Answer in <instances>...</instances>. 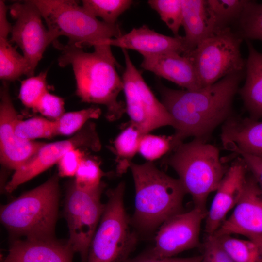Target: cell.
<instances>
[{"label": "cell", "instance_id": "cell-2", "mask_svg": "<svg viewBox=\"0 0 262 262\" xmlns=\"http://www.w3.org/2000/svg\"><path fill=\"white\" fill-rule=\"evenodd\" d=\"M52 44L61 51L59 65H71L76 80V93L81 101L105 106V117L110 121L120 119L126 112L125 104L117 100L119 93L123 91V82L116 70L118 64L111 46H95L93 52H86L82 48L63 45L57 39Z\"/></svg>", "mask_w": 262, "mask_h": 262}, {"label": "cell", "instance_id": "cell-3", "mask_svg": "<svg viewBox=\"0 0 262 262\" xmlns=\"http://www.w3.org/2000/svg\"><path fill=\"white\" fill-rule=\"evenodd\" d=\"M129 169L135 190L131 225L141 231L150 232L172 216L183 212V200L187 193L179 179L161 171L153 162L143 164L132 162Z\"/></svg>", "mask_w": 262, "mask_h": 262}, {"label": "cell", "instance_id": "cell-7", "mask_svg": "<svg viewBox=\"0 0 262 262\" xmlns=\"http://www.w3.org/2000/svg\"><path fill=\"white\" fill-rule=\"evenodd\" d=\"M125 182L106 192L107 201L89 247L87 262H124L134 249L137 236L124 204Z\"/></svg>", "mask_w": 262, "mask_h": 262}, {"label": "cell", "instance_id": "cell-40", "mask_svg": "<svg viewBox=\"0 0 262 262\" xmlns=\"http://www.w3.org/2000/svg\"><path fill=\"white\" fill-rule=\"evenodd\" d=\"M248 239L253 241L258 246L262 254V235L255 234L246 236Z\"/></svg>", "mask_w": 262, "mask_h": 262}, {"label": "cell", "instance_id": "cell-17", "mask_svg": "<svg viewBox=\"0 0 262 262\" xmlns=\"http://www.w3.org/2000/svg\"><path fill=\"white\" fill-rule=\"evenodd\" d=\"M125 49L138 51L142 55L165 53L185 54L188 50L184 36H169L150 29L146 25L133 28L119 37L103 43Z\"/></svg>", "mask_w": 262, "mask_h": 262}, {"label": "cell", "instance_id": "cell-22", "mask_svg": "<svg viewBox=\"0 0 262 262\" xmlns=\"http://www.w3.org/2000/svg\"><path fill=\"white\" fill-rule=\"evenodd\" d=\"M248 55L246 60V81L238 92L250 118H262V53L258 52L250 40H246Z\"/></svg>", "mask_w": 262, "mask_h": 262}, {"label": "cell", "instance_id": "cell-6", "mask_svg": "<svg viewBox=\"0 0 262 262\" xmlns=\"http://www.w3.org/2000/svg\"><path fill=\"white\" fill-rule=\"evenodd\" d=\"M45 19L55 40L66 36L68 44L84 46L103 45V43L123 34L117 24L99 21L73 0H32Z\"/></svg>", "mask_w": 262, "mask_h": 262}, {"label": "cell", "instance_id": "cell-39", "mask_svg": "<svg viewBox=\"0 0 262 262\" xmlns=\"http://www.w3.org/2000/svg\"><path fill=\"white\" fill-rule=\"evenodd\" d=\"M202 255L187 258L173 257L162 259L146 258L139 256L132 259H127L124 262H202Z\"/></svg>", "mask_w": 262, "mask_h": 262}, {"label": "cell", "instance_id": "cell-25", "mask_svg": "<svg viewBox=\"0 0 262 262\" xmlns=\"http://www.w3.org/2000/svg\"><path fill=\"white\" fill-rule=\"evenodd\" d=\"M234 24L236 33L243 39L262 41V4L246 0L240 18Z\"/></svg>", "mask_w": 262, "mask_h": 262}, {"label": "cell", "instance_id": "cell-27", "mask_svg": "<svg viewBox=\"0 0 262 262\" xmlns=\"http://www.w3.org/2000/svg\"><path fill=\"white\" fill-rule=\"evenodd\" d=\"M216 237L234 262H262L260 249L253 241L235 238L229 235Z\"/></svg>", "mask_w": 262, "mask_h": 262}, {"label": "cell", "instance_id": "cell-14", "mask_svg": "<svg viewBox=\"0 0 262 262\" xmlns=\"http://www.w3.org/2000/svg\"><path fill=\"white\" fill-rule=\"evenodd\" d=\"M18 118L8 83L3 81L0 89V159L3 165L15 171L26 164L45 144L17 136L15 126Z\"/></svg>", "mask_w": 262, "mask_h": 262}, {"label": "cell", "instance_id": "cell-26", "mask_svg": "<svg viewBox=\"0 0 262 262\" xmlns=\"http://www.w3.org/2000/svg\"><path fill=\"white\" fill-rule=\"evenodd\" d=\"M216 32L230 27L240 18L246 0H206Z\"/></svg>", "mask_w": 262, "mask_h": 262}, {"label": "cell", "instance_id": "cell-16", "mask_svg": "<svg viewBox=\"0 0 262 262\" xmlns=\"http://www.w3.org/2000/svg\"><path fill=\"white\" fill-rule=\"evenodd\" d=\"M262 235V192L253 177L247 176L242 196L230 216L214 234L216 236Z\"/></svg>", "mask_w": 262, "mask_h": 262}, {"label": "cell", "instance_id": "cell-37", "mask_svg": "<svg viewBox=\"0 0 262 262\" xmlns=\"http://www.w3.org/2000/svg\"><path fill=\"white\" fill-rule=\"evenodd\" d=\"M85 158L84 153L79 148L68 150L58 163L59 176L62 177L75 176Z\"/></svg>", "mask_w": 262, "mask_h": 262}, {"label": "cell", "instance_id": "cell-38", "mask_svg": "<svg viewBox=\"0 0 262 262\" xmlns=\"http://www.w3.org/2000/svg\"><path fill=\"white\" fill-rule=\"evenodd\" d=\"M237 155L243 160L262 192V157L245 153Z\"/></svg>", "mask_w": 262, "mask_h": 262}, {"label": "cell", "instance_id": "cell-12", "mask_svg": "<svg viewBox=\"0 0 262 262\" xmlns=\"http://www.w3.org/2000/svg\"><path fill=\"white\" fill-rule=\"evenodd\" d=\"M207 214L206 210L194 206L188 212L172 216L160 226L154 246L139 256L152 259L170 258L199 246L201 225Z\"/></svg>", "mask_w": 262, "mask_h": 262}, {"label": "cell", "instance_id": "cell-20", "mask_svg": "<svg viewBox=\"0 0 262 262\" xmlns=\"http://www.w3.org/2000/svg\"><path fill=\"white\" fill-rule=\"evenodd\" d=\"M220 138L224 148L236 155L262 157V121L233 115L222 125Z\"/></svg>", "mask_w": 262, "mask_h": 262}, {"label": "cell", "instance_id": "cell-4", "mask_svg": "<svg viewBox=\"0 0 262 262\" xmlns=\"http://www.w3.org/2000/svg\"><path fill=\"white\" fill-rule=\"evenodd\" d=\"M60 196L58 177L1 206L0 221L10 233L25 239L54 237Z\"/></svg>", "mask_w": 262, "mask_h": 262}, {"label": "cell", "instance_id": "cell-5", "mask_svg": "<svg viewBox=\"0 0 262 262\" xmlns=\"http://www.w3.org/2000/svg\"><path fill=\"white\" fill-rule=\"evenodd\" d=\"M164 163L176 171L195 206L205 210L208 196L216 190L227 170L219 149L197 138L180 144Z\"/></svg>", "mask_w": 262, "mask_h": 262}, {"label": "cell", "instance_id": "cell-24", "mask_svg": "<svg viewBox=\"0 0 262 262\" xmlns=\"http://www.w3.org/2000/svg\"><path fill=\"white\" fill-rule=\"evenodd\" d=\"M7 36L0 34V78L5 82L27 75L28 70L26 60L10 44Z\"/></svg>", "mask_w": 262, "mask_h": 262}, {"label": "cell", "instance_id": "cell-15", "mask_svg": "<svg viewBox=\"0 0 262 262\" xmlns=\"http://www.w3.org/2000/svg\"><path fill=\"white\" fill-rule=\"evenodd\" d=\"M247 170L245 163L239 156L227 169L205 218L207 235L214 234L226 220L228 213L238 203L244 189Z\"/></svg>", "mask_w": 262, "mask_h": 262}, {"label": "cell", "instance_id": "cell-35", "mask_svg": "<svg viewBox=\"0 0 262 262\" xmlns=\"http://www.w3.org/2000/svg\"><path fill=\"white\" fill-rule=\"evenodd\" d=\"M64 105L62 98L48 92L39 99L33 111L39 112L49 120L55 121L65 113Z\"/></svg>", "mask_w": 262, "mask_h": 262}, {"label": "cell", "instance_id": "cell-33", "mask_svg": "<svg viewBox=\"0 0 262 262\" xmlns=\"http://www.w3.org/2000/svg\"><path fill=\"white\" fill-rule=\"evenodd\" d=\"M173 150L172 135L144 134L140 140L138 152L148 161L153 162Z\"/></svg>", "mask_w": 262, "mask_h": 262}, {"label": "cell", "instance_id": "cell-10", "mask_svg": "<svg viewBox=\"0 0 262 262\" xmlns=\"http://www.w3.org/2000/svg\"><path fill=\"white\" fill-rule=\"evenodd\" d=\"M125 68L122 75L126 112L131 124L143 134L165 126H173L172 118L145 81L126 49H122Z\"/></svg>", "mask_w": 262, "mask_h": 262}, {"label": "cell", "instance_id": "cell-21", "mask_svg": "<svg viewBox=\"0 0 262 262\" xmlns=\"http://www.w3.org/2000/svg\"><path fill=\"white\" fill-rule=\"evenodd\" d=\"M182 26L188 52L216 32L213 18L205 0H181Z\"/></svg>", "mask_w": 262, "mask_h": 262}, {"label": "cell", "instance_id": "cell-29", "mask_svg": "<svg viewBox=\"0 0 262 262\" xmlns=\"http://www.w3.org/2000/svg\"><path fill=\"white\" fill-rule=\"evenodd\" d=\"M101 114V109L95 106L64 113L55 121V135L66 136L78 132L89 119H97Z\"/></svg>", "mask_w": 262, "mask_h": 262}, {"label": "cell", "instance_id": "cell-19", "mask_svg": "<svg viewBox=\"0 0 262 262\" xmlns=\"http://www.w3.org/2000/svg\"><path fill=\"white\" fill-rule=\"evenodd\" d=\"M142 56L140 66L143 69L186 90H196L202 88L194 64L187 55L165 53Z\"/></svg>", "mask_w": 262, "mask_h": 262}, {"label": "cell", "instance_id": "cell-23", "mask_svg": "<svg viewBox=\"0 0 262 262\" xmlns=\"http://www.w3.org/2000/svg\"><path fill=\"white\" fill-rule=\"evenodd\" d=\"M143 135L138 128L131 123L114 140L116 173L118 176L125 173L130 168L132 159L138 152L140 141Z\"/></svg>", "mask_w": 262, "mask_h": 262}, {"label": "cell", "instance_id": "cell-36", "mask_svg": "<svg viewBox=\"0 0 262 262\" xmlns=\"http://www.w3.org/2000/svg\"><path fill=\"white\" fill-rule=\"evenodd\" d=\"M202 248V262H234L214 235H207Z\"/></svg>", "mask_w": 262, "mask_h": 262}, {"label": "cell", "instance_id": "cell-11", "mask_svg": "<svg viewBox=\"0 0 262 262\" xmlns=\"http://www.w3.org/2000/svg\"><path fill=\"white\" fill-rule=\"evenodd\" d=\"M8 8L16 20L9 41L16 43L23 52L28 66L26 76H33L47 47L55 40L45 27L40 12L32 0L15 2Z\"/></svg>", "mask_w": 262, "mask_h": 262}, {"label": "cell", "instance_id": "cell-18", "mask_svg": "<svg viewBox=\"0 0 262 262\" xmlns=\"http://www.w3.org/2000/svg\"><path fill=\"white\" fill-rule=\"evenodd\" d=\"M74 253L67 241L23 238L13 241L0 262H72Z\"/></svg>", "mask_w": 262, "mask_h": 262}, {"label": "cell", "instance_id": "cell-31", "mask_svg": "<svg viewBox=\"0 0 262 262\" xmlns=\"http://www.w3.org/2000/svg\"><path fill=\"white\" fill-rule=\"evenodd\" d=\"M147 3L158 13L174 36H180L179 31L182 21L181 0H149Z\"/></svg>", "mask_w": 262, "mask_h": 262}, {"label": "cell", "instance_id": "cell-8", "mask_svg": "<svg viewBox=\"0 0 262 262\" xmlns=\"http://www.w3.org/2000/svg\"><path fill=\"white\" fill-rule=\"evenodd\" d=\"M242 41L238 34L228 27L215 32L184 54L192 60L202 87L229 74L246 71V61L240 51Z\"/></svg>", "mask_w": 262, "mask_h": 262}, {"label": "cell", "instance_id": "cell-30", "mask_svg": "<svg viewBox=\"0 0 262 262\" xmlns=\"http://www.w3.org/2000/svg\"><path fill=\"white\" fill-rule=\"evenodd\" d=\"M15 132L19 137L33 141L38 138H50L55 135V121L42 117H34L16 121Z\"/></svg>", "mask_w": 262, "mask_h": 262}, {"label": "cell", "instance_id": "cell-9", "mask_svg": "<svg viewBox=\"0 0 262 262\" xmlns=\"http://www.w3.org/2000/svg\"><path fill=\"white\" fill-rule=\"evenodd\" d=\"M105 187L101 181L95 189L85 191L73 182L67 190L64 213L69 233L67 242L79 254L81 262H87L90 244L105 207L101 201Z\"/></svg>", "mask_w": 262, "mask_h": 262}, {"label": "cell", "instance_id": "cell-32", "mask_svg": "<svg viewBox=\"0 0 262 262\" xmlns=\"http://www.w3.org/2000/svg\"><path fill=\"white\" fill-rule=\"evenodd\" d=\"M47 71L30 77L21 82L19 98L26 107L34 109L41 98L48 91Z\"/></svg>", "mask_w": 262, "mask_h": 262}, {"label": "cell", "instance_id": "cell-28", "mask_svg": "<svg viewBox=\"0 0 262 262\" xmlns=\"http://www.w3.org/2000/svg\"><path fill=\"white\" fill-rule=\"evenodd\" d=\"M83 8L93 16L100 17L111 25L117 24L119 16L133 3L131 0H83Z\"/></svg>", "mask_w": 262, "mask_h": 262}, {"label": "cell", "instance_id": "cell-13", "mask_svg": "<svg viewBox=\"0 0 262 262\" xmlns=\"http://www.w3.org/2000/svg\"><path fill=\"white\" fill-rule=\"evenodd\" d=\"M83 147L97 151L101 144L94 123L87 122L72 138L50 143H45L23 166L15 171L5 190L11 193L20 185L28 181L55 164L73 148Z\"/></svg>", "mask_w": 262, "mask_h": 262}, {"label": "cell", "instance_id": "cell-34", "mask_svg": "<svg viewBox=\"0 0 262 262\" xmlns=\"http://www.w3.org/2000/svg\"><path fill=\"white\" fill-rule=\"evenodd\" d=\"M104 175V173L96 161L85 157L75 175L74 183L79 189L91 190L99 185Z\"/></svg>", "mask_w": 262, "mask_h": 262}, {"label": "cell", "instance_id": "cell-1", "mask_svg": "<svg viewBox=\"0 0 262 262\" xmlns=\"http://www.w3.org/2000/svg\"><path fill=\"white\" fill-rule=\"evenodd\" d=\"M246 71L233 73L196 90L158 86L175 131L172 151L189 137L207 142L213 131L233 115V102Z\"/></svg>", "mask_w": 262, "mask_h": 262}]
</instances>
